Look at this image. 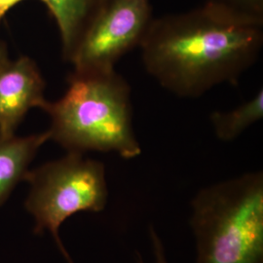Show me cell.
<instances>
[{"instance_id": "cell-4", "label": "cell", "mask_w": 263, "mask_h": 263, "mask_svg": "<svg viewBox=\"0 0 263 263\" xmlns=\"http://www.w3.org/2000/svg\"><path fill=\"white\" fill-rule=\"evenodd\" d=\"M29 184L25 208L34 219L33 233L49 232L67 263H73L60 237L66 219L81 212H103L108 201L104 164L67 152L60 159L29 170L25 178Z\"/></svg>"}, {"instance_id": "cell-11", "label": "cell", "mask_w": 263, "mask_h": 263, "mask_svg": "<svg viewBox=\"0 0 263 263\" xmlns=\"http://www.w3.org/2000/svg\"><path fill=\"white\" fill-rule=\"evenodd\" d=\"M149 234H151V241L153 245V251H154V255H155V263H168L167 257L165 254V249L164 245L162 243L159 235L156 233L155 229L151 226L149 229ZM139 263H144L140 257Z\"/></svg>"}, {"instance_id": "cell-2", "label": "cell", "mask_w": 263, "mask_h": 263, "mask_svg": "<svg viewBox=\"0 0 263 263\" xmlns=\"http://www.w3.org/2000/svg\"><path fill=\"white\" fill-rule=\"evenodd\" d=\"M50 140L67 152L115 153L124 159L141 154L133 125L131 87L115 69L72 72L65 95L45 109Z\"/></svg>"}, {"instance_id": "cell-8", "label": "cell", "mask_w": 263, "mask_h": 263, "mask_svg": "<svg viewBox=\"0 0 263 263\" xmlns=\"http://www.w3.org/2000/svg\"><path fill=\"white\" fill-rule=\"evenodd\" d=\"M60 30L63 56L70 61L78 42L104 0H41Z\"/></svg>"}, {"instance_id": "cell-9", "label": "cell", "mask_w": 263, "mask_h": 263, "mask_svg": "<svg viewBox=\"0 0 263 263\" xmlns=\"http://www.w3.org/2000/svg\"><path fill=\"white\" fill-rule=\"evenodd\" d=\"M263 117L262 88L253 98L228 111H214L210 122L216 138L220 141H232L239 138L247 129Z\"/></svg>"}, {"instance_id": "cell-7", "label": "cell", "mask_w": 263, "mask_h": 263, "mask_svg": "<svg viewBox=\"0 0 263 263\" xmlns=\"http://www.w3.org/2000/svg\"><path fill=\"white\" fill-rule=\"evenodd\" d=\"M50 140L49 131L27 137L0 136V208L29 171L40 147Z\"/></svg>"}, {"instance_id": "cell-3", "label": "cell", "mask_w": 263, "mask_h": 263, "mask_svg": "<svg viewBox=\"0 0 263 263\" xmlns=\"http://www.w3.org/2000/svg\"><path fill=\"white\" fill-rule=\"evenodd\" d=\"M196 263H263V174L201 189L191 202Z\"/></svg>"}, {"instance_id": "cell-5", "label": "cell", "mask_w": 263, "mask_h": 263, "mask_svg": "<svg viewBox=\"0 0 263 263\" xmlns=\"http://www.w3.org/2000/svg\"><path fill=\"white\" fill-rule=\"evenodd\" d=\"M152 17L151 0H104L78 42L70 63L74 72H105L140 47Z\"/></svg>"}, {"instance_id": "cell-10", "label": "cell", "mask_w": 263, "mask_h": 263, "mask_svg": "<svg viewBox=\"0 0 263 263\" xmlns=\"http://www.w3.org/2000/svg\"><path fill=\"white\" fill-rule=\"evenodd\" d=\"M207 2L263 19V0H208Z\"/></svg>"}, {"instance_id": "cell-12", "label": "cell", "mask_w": 263, "mask_h": 263, "mask_svg": "<svg viewBox=\"0 0 263 263\" xmlns=\"http://www.w3.org/2000/svg\"><path fill=\"white\" fill-rule=\"evenodd\" d=\"M22 1L24 0H0V21L5 17L10 10Z\"/></svg>"}, {"instance_id": "cell-6", "label": "cell", "mask_w": 263, "mask_h": 263, "mask_svg": "<svg viewBox=\"0 0 263 263\" xmlns=\"http://www.w3.org/2000/svg\"><path fill=\"white\" fill-rule=\"evenodd\" d=\"M45 81L35 62L28 57L8 61L0 68V136H13L33 107L43 110Z\"/></svg>"}, {"instance_id": "cell-13", "label": "cell", "mask_w": 263, "mask_h": 263, "mask_svg": "<svg viewBox=\"0 0 263 263\" xmlns=\"http://www.w3.org/2000/svg\"><path fill=\"white\" fill-rule=\"evenodd\" d=\"M7 46L3 41H0V68L8 62Z\"/></svg>"}, {"instance_id": "cell-1", "label": "cell", "mask_w": 263, "mask_h": 263, "mask_svg": "<svg viewBox=\"0 0 263 263\" xmlns=\"http://www.w3.org/2000/svg\"><path fill=\"white\" fill-rule=\"evenodd\" d=\"M262 46L263 19L207 2L153 19L140 49L149 76L170 93L192 99L238 84Z\"/></svg>"}]
</instances>
